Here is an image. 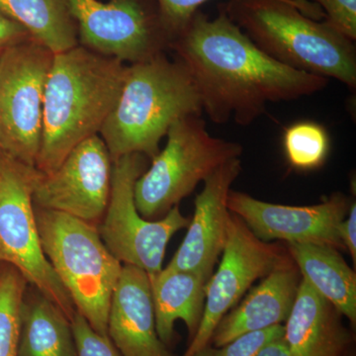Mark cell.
<instances>
[{
  "label": "cell",
  "mask_w": 356,
  "mask_h": 356,
  "mask_svg": "<svg viewBox=\"0 0 356 356\" xmlns=\"http://www.w3.org/2000/svg\"><path fill=\"white\" fill-rule=\"evenodd\" d=\"M0 53H1V51H0Z\"/></svg>",
  "instance_id": "cell-34"
},
{
  "label": "cell",
  "mask_w": 356,
  "mask_h": 356,
  "mask_svg": "<svg viewBox=\"0 0 356 356\" xmlns=\"http://www.w3.org/2000/svg\"><path fill=\"white\" fill-rule=\"evenodd\" d=\"M149 277L161 341L168 346L172 343L178 320L186 325L191 341L202 320L207 283L196 274L168 266Z\"/></svg>",
  "instance_id": "cell-18"
},
{
  "label": "cell",
  "mask_w": 356,
  "mask_h": 356,
  "mask_svg": "<svg viewBox=\"0 0 356 356\" xmlns=\"http://www.w3.org/2000/svg\"><path fill=\"white\" fill-rule=\"evenodd\" d=\"M17 356H76L70 318L29 284L21 305Z\"/></svg>",
  "instance_id": "cell-20"
},
{
  "label": "cell",
  "mask_w": 356,
  "mask_h": 356,
  "mask_svg": "<svg viewBox=\"0 0 356 356\" xmlns=\"http://www.w3.org/2000/svg\"><path fill=\"white\" fill-rule=\"evenodd\" d=\"M283 336V325H274L261 331L248 332L236 337L222 348H215L214 356H257L264 346Z\"/></svg>",
  "instance_id": "cell-26"
},
{
  "label": "cell",
  "mask_w": 356,
  "mask_h": 356,
  "mask_svg": "<svg viewBox=\"0 0 356 356\" xmlns=\"http://www.w3.org/2000/svg\"><path fill=\"white\" fill-rule=\"evenodd\" d=\"M159 9V22L170 39L180 34L192 17L197 13L199 7L209 0H156ZM296 7L302 13L312 19L324 17L322 9L311 0H276Z\"/></svg>",
  "instance_id": "cell-24"
},
{
  "label": "cell",
  "mask_w": 356,
  "mask_h": 356,
  "mask_svg": "<svg viewBox=\"0 0 356 356\" xmlns=\"http://www.w3.org/2000/svg\"><path fill=\"white\" fill-rule=\"evenodd\" d=\"M32 39L23 26L7 17L0 11V51Z\"/></svg>",
  "instance_id": "cell-28"
},
{
  "label": "cell",
  "mask_w": 356,
  "mask_h": 356,
  "mask_svg": "<svg viewBox=\"0 0 356 356\" xmlns=\"http://www.w3.org/2000/svg\"><path fill=\"white\" fill-rule=\"evenodd\" d=\"M283 145L288 163L293 168L314 170L324 163L329 154V134L315 122H298L287 129Z\"/></svg>",
  "instance_id": "cell-23"
},
{
  "label": "cell",
  "mask_w": 356,
  "mask_h": 356,
  "mask_svg": "<svg viewBox=\"0 0 356 356\" xmlns=\"http://www.w3.org/2000/svg\"><path fill=\"white\" fill-rule=\"evenodd\" d=\"M0 11L53 54L79 44L67 0H0Z\"/></svg>",
  "instance_id": "cell-21"
},
{
  "label": "cell",
  "mask_w": 356,
  "mask_h": 356,
  "mask_svg": "<svg viewBox=\"0 0 356 356\" xmlns=\"http://www.w3.org/2000/svg\"><path fill=\"white\" fill-rule=\"evenodd\" d=\"M81 44L100 55L131 64L161 53L159 32L139 0H67Z\"/></svg>",
  "instance_id": "cell-12"
},
{
  "label": "cell",
  "mask_w": 356,
  "mask_h": 356,
  "mask_svg": "<svg viewBox=\"0 0 356 356\" xmlns=\"http://www.w3.org/2000/svg\"><path fill=\"white\" fill-rule=\"evenodd\" d=\"M301 280V273L289 255L224 316L213 334L211 346L220 348L243 334L286 322Z\"/></svg>",
  "instance_id": "cell-16"
},
{
  "label": "cell",
  "mask_w": 356,
  "mask_h": 356,
  "mask_svg": "<svg viewBox=\"0 0 356 356\" xmlns=\"http://www.w3.org/2000/svg\"><path fill=\"white\" fill-rule=\"evenodd\" d=\"M34 207L44 254L74 309L95 332L108 336L110 303L123 264L104 245L97 227Z\"/></svg>",
  "instance_id": "cell-5"
},
{
  "label": "cell",
  "mask_w": 356,
  "mask_h": 356,
  "mask_svg": "<svg viewBox=\"0 0 356 356\" xmlns=\"http://www.w3.org/2000/svg\"><path fill=\"white\" fill-rule=\"evenodd\" d=\"M41 175L0 149V261L15 267L70 320L76 309L40 241L33 192Z\"/></svg>",
  "instance_id": "cell-7"
},
{
  "label": "cell",
  "mask_w": 356,
  "mask_h": 356,
  "mask_svg": "<svg viewBox=\"0 0 356 356\" xmlns=\"http://www.w3.org/2000/svg\"><path fill=\"white\" fill-rule=\"evenodd\" d=\"M346 356H350V353H348V355H346Z\"/></svg>",
  "instance_id": "cell-32"
},
{
  "label": "cell",
  "mask_w": 356,
  "mask_h": 356,
  "mask_svg": "<svg viewBox=\"0 0 356 356\" xmlns=\"http://www.w3.org/2000/svg\"><path fill=\"white\" fill-rule=\"evenodd\" d=\"M241 172V159H231L204 181L188 231L168 267L196 274L208 282L226 243L232 215L229 193Z\"/></svg>",
  "instance_id": "cell-14"
},
{
  "label": "cell",
  "mask_w": 356,
  "mask_h": 356,
  "mask_svg": "<svg viewBox=\"0 0 356 356\" xmlns=\"http://www.w3.org/2000/svg\"><path fill=\"white\" fill-rule=\"evenodd\" d=\"M172 47L197 86L203 112L217 124L250 125L269 103L311 96L329 83L269 57L225 11L212 19L197 11Z\"/></svg>",
  "instance_id": "cell-1"
},
{
  "label": "cell",
  "mask_w": 356,
  "mask_h": 356,
  "mask_svg": "<svg viewBox=\"0 0 356 356\" xmlns=\"http://www.w3.org/2000/svg\"><path fill=\"white\" fill-rule=\"evenodd\" d=\"M257 356H291V355L283 336L273 339L264 346Z\"/></svg>",
  "instance_id": "cell-30"
},
{
  "label": "cell",
  "mask_w": 356,
  "mask_h": 356,
  "mask_svg": "<svg viewBox=\"0 0 356 356\" xmlns=\"http://www.w3.org/2000/svg\"><path fill=\"white\" fill-rule=\"evenodd\" d=\"M203 113L191 72L159 53L126 67L120 95L100 130L112 161L131 154L154 159L175 122Z\"/></svg>",
  "instance_id": "cell-3"
},
{
  "label": "cell",
  "mask_w": 356,
  "mask_h": 356,
  "mask_svg": "<svg viewBox=\"0 0 356 356\" xmlns=\"http://www.w3.org/2000/svg\"><path fill=\"white\" fill-rule=\"evenodd\" d=\"M225 13L266 55L300 72L356 86L353 41L276 0H231Z\"/></svg>",
  "instance_id": "cell-4"
},
{
  "label": "cell",
  "mask_w": 356,
  "mask_h": 356,
  "mask_svg": "<svg viewBox=\"0 0 356 356\" xmlns=\"http://www.w3.org/2000/svg\"><path fill=\"white\" fill-rule=\"evenodd\" d=\"M165 149L136 181L135 203L149 221L165 217L220 166L241 158L242 145L213 137L201 115L184 117L166 134Z\"/></svg>",
  "instance_id": "cell-6"
},
{
  "label": "cell",
  "mask_w": 356,
  "mask_h": 356,
  "mask_svg": "<svg viewBox=\"0 0 356 356\" xmlns=\"http://www.w3.org/2000/svg\"><path fill=\"white\" fill-rule=\"evenodd\" d=\"M339 311L302 278L294 305L284 325L291 356H346L353 334Z\"/></svg>",
  "instance_id": "cell-17"
},
{
  "label": "cell",
  "mask_w": 356,
  "mask_h": 356,
  "mask_svg": "<svg viewBox=\"0 0 356 356\" xmlns=\"http://www.w3.org/2000/svg\"><path fill=\"white\" fill-rule=\"evenodd\" d=\"M76 356H122L108 336L98 334L79 313L70 318Z\"/></svg>",
  "instance_id": "cell-25"
},
{
  "label": "cell",
  "mask_w": 356,
  "mask_h": 356,
  "mask_svg": "<svg viewBox=\"0 0 356 356\" xmlns=\"http://www.w3.org/2000/svg\"><path fill=\"white\" fill-rule=\"evenodd\" d=\"M325 17L327 24L346 38L356 39V0H313Z\"/></svg>",
  "instance_id": "cell-27"
},
{
  "label": "cell",
  "mask_w": 356,
  "mask_h": 356,
  "mask_svg": "<svg viewBox=\"0 0 356 356\" xmlns=\"http://www.w3.org/2000/svg\"><path fill=\"white\" fill-rule=\"evenodd\" d=\"M54 54L36 40L0 53V149L26 165H36L47 76Z\"/></svg>",
  "instance_id": "cell-9"
},
{
  "label": "cell",
  "mask_w": 356,
  "mask_h": 356,
  "mask_svg": "<svg viewBox=\"0 0 356 356\" xmlns=\"http://www.w3.org/2000/svg\"><path fill=\"white\" fill-rule=\"evenodd\" d=\"M111 175L106 145L100 136H91L74 147L57 170L42 173L33 192V203L98 228L108 206Z\"/></svg>",
  "instance_id": "cell-11"
},
{
  "label": "cell",
  "mask_w": 356,
  "mask_h": 356,
  "mask_svg": "<svg viewBox=\"0 0 356 356\" xmlns=\"http://www.w3.org/2000/svg\"><path fill=\"white\" fill-rule=\"evenodd\" d=\"M287 250L302 278L355 327L356 276L339 250L298 243H288Z\"/></svg>",
  "instance_id": "cell-19"
},
{
  "label": "cell",
  "mask_w": 356,
  "mask_h": 356,
  "mask_svg": "<svg viewBox=\"0 0 356 356\" xmlns=\"http://www.w3.org/2000/svg\"><path fill=\"white\" fill-rule=\"evenodd\" d=\"M107 332L122 356H175L159 339L149 274L122 267L110 303Z\"/></svg>",
  "instance_id": "cell-15"
},
{
  "label": "cell",
  "mask_w": 356,
  "mask_h": 356,
  "mask_svg": "<svg viewBox=\"0 0 356 356\" xmlns=\"http://www.w3.org/2000/svg\"><path fill=\"white\" fill-rule=\"evenodd\" d=\"M146 168L144 154H126L112 161L109 202L98 231L122 264L153 275L163 269L166 247L173 235L187 228L191 219L182 215L178 205L158 221L140 216L136 207L135 184Z\"/></svg>",
  "instance_id": "cell-8"
},
{
  "label": "cell",
  "mask_w": 356,
  "mask_h": 356,
  "mask_svg": "<svg viewBox=\"0 0 356 356\" xmlns=\"http://www.w3.org/2000/svg\"><path fill=\"white\" fill-rule=\"evenodd\" d=\"M288 257L284 248L257 238L232 213L221 261L206 284L202 320L182 356H194L210 346L224 316L238 305L255 281L266 277Z\"/></svg>",
  "instance_id": "cell-10"
},
{
  "label": "cell",
  "mask_w": 356,
  "mask_h": 356,
  "mask_svg": "<svg viewBox=\"0 0 356 356\" xmlns=\"http://www.w3.org/2000/svg\"><path fill=\"white\" fill-rule=\"evenodd\" d=\"M350 199L334 193L322 203L286 206L264 202L248 194L231 191L228 208L262 242L316 243L344 250L339 224L350 210Z\"/></svg>",
  "instance_id": "cell-13"
},
{
  "label": "cell",
  "mask_w": 356,
  "mask_h": 356,
  "mask_svg": "<svg viewBox=\"0 0 356 356\" xmlns=\"http://www.w3.org/2000/svg\"><path fill=\"white\" fill-rule=\"evenodd\" d=\"M348 218L339 224V234L344 248L350 252L353 262L356 261V205L351 203Z\"/></svg>",
  "instance_id": "cell-29"
},
{
  "label": "cell",
  "mask_w": 356,
  "mask_h": 356,
  "mask_svg": "<svg viewBox=\"0 0 356 356\" xmlns=\"http://www.w3.org/2000/svg\"><path fill=\"white\" fill-rule=\"evenodd\" d=\"M126 67L118 58L79 44L54 54L35 165L40 172L50 175L74 147L100 132L120 95Z\"/></svg>",
  "instance_id": "cell-2"
},
{
  "label": "cell",
  "mask_w": 356,
  "mask_h": 356,
  "mask_svg": "<svg viewBox=\"0 0 356 356\" xmlns=\"http://www.w3.org/2000/svg\"><path fill=\"white\" fill-rule=\"evenodd\" d=\"M28 282L10 264H0V356H17L20 310Z\"/></svg>",
  "instance_id": "cell-22"
},
{
  "label": "cell",
  "mask_w": 356,
  "mask_h": 356,
  "mask_svg": "<svg viewBox=\"0 0 356 356\" xmlns=\"http://www.w3.org/2000/svg\"><path fill=\"white\" fill-rule=\"evenodd\" d=\"M0 264H1V261H0Z\"/></svg>",
  "instance_id": "cell-33"
},
{
  "label": "cell",
  "mask_w": 356,
  "mask_h": 356,
  "mask_svg": "<svg viewBox=\"0 0 356 356\" xmlns=\"http://www.w3.org/2000/svg\"><path fill=\"white\" fill-rule=\"evenodd\" d=\"M214 351L215 348H213L210 344V346H206L204 350L199 351V353H196L194 356H214Z\"/></svg>",
  "instance_id": "cell-31"
}]
</instances>
